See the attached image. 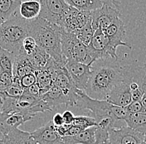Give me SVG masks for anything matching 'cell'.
<instances>
[{"mask_svg":"<svg viewBox=\"0 0 146 144\" xmlns=\"http://www.w3.org/2000/svg\"><path fill=\"white\" fill-rule=\"evenodd\" d=\"M104 62L93 65L85 93L91 99L106 100L114 87L123 81V66L118 62Z\"/></svg>","mask_w":146,"mask_h":144,"instance_id":"obj_1","label":"cell"},{"mask_svg":"<svg viewBox=\"0 0 146 144\" xmlns=\"http://www.w3.org/2000/svg\"><path fill=\"white\" fill-rule=\"evenodd\" d=\"M29 36H32L36 46L45 50L57 63L66 64L62 53L61 27L59 26L38 17L29 21Z\"/></svg>","mask_w":146,"mask_h":144,"instance_id":"obj_2","label":"cell"},{"mask_svg":"<svg viewBox=\"0 0 146 144\" xmlns=\"http://www.w3.org/2000/svg\"><path fill=\"white\" fill-rule=\"evenodd\" d=\"M29 36V21L18 14V11L0 27V48L14 55L23 51V42Z\"/></svg>","mask_w":146,"mask_h":144,"instance_id":"obj_3","label":"cell"},{"mask_svg":"<svg viewBox=\"0 0 146 144\" xmlns=\"http://www.w3.org/2000/svg\"><path fill=\"white\" fill-rule=\"evenodd\" d=\"M61 47L62 53L66 61L80 63H94L88 52V47L76 37L72 32H67L61 28Z\"/></svg>","mask_w":146,"mask_h":144,"instance_id":"obj_4","label":"cell"},{"mask_svg":"<svg viewBox=\"0 0 146 144\" xmlns=\"http://www.w3.org/2000/svg\"><path fill=\"white\" fill-rule=\"evenodd\" d=\"M79 99L77 101L76 106L81 109H88L92 114V118L96 120V124L100 121L106 119V118H111L115 122L120 124H125L123 120H119L115 116L113 113V107L114 104H110L106 100H99L90 98L84 91L78 90L77 91Z\"/></svg>","mask_w":146,"mask_h":144,"instance_id":"obj_5","label":"cell"},{"mask_svg":"<svg viewBox=\"0 0 146 144\" xmlns=\"http://www.w3.org/2000/svg\"><path fill=\"white\" fill-rule=\"evenodd\" d=\"M87 47L94 63L97 61L106 60L108 58H112L115 61L118 60L116 48L111 45L109 39L100 28H97L95 31L91 42Z\"/></svg>","mask_w":146,"mask_h":144,"instance_id":"obj_6","label":"cell"},{"mask_svg":"<svg viewBox=\"0 0 146 144\" xmlns=\"http://www.w3.org/2000/svg\"><path fill=\"white\" fill-rule=\"evenodd\" d=\"M120 10L115 0H104L102 7L91 12V25L96 31L100 28L104 32L116 18H119Z\"/></svg>","mask_w":146,"mask_h":144,"instance_id":"obj_7","label":"cell"},{"mask_svg":"<svg viewBox=\"0 0 146 144\" xmlns=\"http://www.w3.org/2000/svg\"><path fill=\"white\" fill-rule=\"evenodd\" d=\"M41 5L39 17L61 27L71 6L65 0H38Z\"/></svg>","mask_w":146,"mask_h":144,"instance_id":"obj_8","label":"cell"},{"mask_svg":"<svg viewBox=\"0 0 146 144\" xmlns=\"http://www.w3.org/2000/svg\"><path fill=\"white\" fill-rule=\"evenodd\" d=\"M55 86L62 90L65 95L69 99L70 106H76L79 99L78 89L75 86L72 80L67 71L66 65H60L56 70V78Z\"/></svg>","mask_w":146,"mask_h":144,"instance_id":"obj_9","label":"cell"},{"mask_svg":"<svg viewBox=\"0 0 146 144\" xmlns=\"http://www.w3.org/2000/svg\"><path fill=\"white\" fill-rule=\"evenodd\" d=\"M92 65H86L76 61H66V68L69 73L75 86L78 90L85 92L87 82L89 81L93 71Z\"/></svg>","mask_w":146,"mask_h":144,"instance_id":"obj_10","label":"cell"},{"mask_svg":"<svg viewBox=\"0 0 146 144\" xmlns=\"http://www.w3.org/2000/svg\"><path fill=\"white\" fill-rule=\"evenodd\" d=\"M144 139V133L128 126L109 130V142L111 144H143Z\"/></svg>","mask_w":146,"mask_h":144,"instance_id":"obj_11","label":"cell"},{"mask_svg":"<svg viewBox=\"0 0 146 144\" xmlns=\"http://www.w3.org/2000/svg\"><path fill=\"white\" fill-rule=\"evenodd\" d=\"M90 21H91V12L80 11L71 7L64 18L61 28L67 32H72L86 26Z\"/></svg>","mask_w":146,"mask_h":144,"instance_id":"obj_12","label":"cell"},{"mask_svg":"<svg viewBox=\"0 0 146 144\" xmlns=\"http://www.w3.org/2000/svg\"><path fill=\"white\" fill-rule=\"evenodd\" d=\"M30 133L36 144H62V137L57 133L52 120Z\"/></svg>","mask_w":146,"mask_h":144,"instance_id":"obj_13","label":"cell"},{"mask_svg":"<svg viewBox=\"0 0 146 144\" xmlns=\"http://www.w3.org/2000/svg\"><path fill=\"white\" fill-rule=\"evenodd\" d=\"M103 32L115 48H117L119 46H126L129 49L132 48L129 43L123 41L125 36V27L123 21L119 18H115Z\"/></svg>","mask_w":146,"mask_h":144,"instance_id":"obj_14","label":"cell"},{"mask_svg":"<svg viewBox=\"0 0 146 144\" xmlns=\"http://www.w3.org/2000/svg\"><path fill=\"white\" fill-rule=\"evenodd\" d=\"M106 101L110 104L125 108L133 101L129 86L125 81H121L110 91Z\"/></svg>","mask_w":146,"mask_h":144,"instance_id":"obj_15","label":"cell"},{"mask_svg":"<svg viewBox=\"0 0 146 144\" xmlns=\"http://www.w3.org/2000/svg\"><path fill=\"white\" fill-rule=\"evenodd\" d=\"M27 121L28 120L20 113L6 114L0 112V134L8 135Z\"/></svg>","mask_w":146,"mask_h":144,"instance_id":"obj_16","label":"cell"},{"mask_svg":"<svg viewBox=\"0 0 146 144\" xmlns=\"http://www.w3.org/2000/svg\"><path fill=\"white\" fill-rule=\"evenodd\" d=\"M36 69L31 62L29 55L23 50L15 55V60L13 69V77L20 79L29 73H34Z\"/></svg>","mask_w":146,"mask_h":144,"instance_id":"obj_17","label":"cell"},{"mask_svg":"<svg viewBox=\"0 0 146 144\" xmlns=\"http://www.w3.org/2000/svg\"><path fill=\"white\" fill-rule=\"evenodd\" d=\"M41 99L46 102L52 110L56 109L62 104L70 106L68 98L65 95L62 90L55 85H53L48 91H46L45 94H43L41 96Z\"/></svg>","mask_w":146,"mask_h":144,"instance_id":"obj_18","label":"cell"},{"mask_svg":"<svg viewBox=\"0 0 146 144\" xmlns=\"http://www.w3.org/2000/svg\"><path fill=\"white\" fill-rule=\"evenodd\" d=\"M96 126L91 127L82 131L75 136L62 137V144H97L96 138Z\"/></svg>","mask_w":146,"mask_h":144,"instance_id":"obj_19","label":"cell"},{"mask_svg":"<svg viewBox=\"0 0 146 144\" xmlns=\"http://www.w3.org/2000/svg\"><path fill=\"white\" fill-rule=\"evenodd\" d=\"M41 5L38 0L22 2L18 9V14L27 21H32L39 17Z\"/></svg>","mask_w":146,"mask_h":144,"instance_id":"obj_20","label":"cell"},{"mask_svg":"<svg viewBox=\"0 0 146 144\" xmlns=\"http://www.w3.org/2000/svg\"><path fill=\"white\" fill-rule=\"evenodd\" d=\"M6 144H36L35 140L31 137V133L16 128L8 135H4Z\"/></svg>","mask_w":146,"mask_h":144,"instance_id":"obj_21","label":"cell"},{"mask_svg":"<svg viewBox=\"0 0 146 144\" xmlns=\"http://www.w3.org/2000/svg\"><path fill=\"white\" fill-rule=\"evenodd\" d=\"M126 126L146 134V112L129 114L125 119Z\"/></svg>","mask_w":146,"mask_h":144,"instance_id":"obj_22","label":"cell"},{"mask_svg":"<svg viewBox=\"0 0 146 144\" xmlns=\"http://www.w3.org/2000/svg\"><path fill=\"white\" fill-rule=\"evenodd\" d=\"M28 55L30 57L31 62L33 65L34 68L36 69V71L45 68L52 58L45 50L42 49L39 46H36L34 52Z\"/></svg>","mask_w":146,"mask_h":144,"instance_id":"obj_23","label":"cell"},{"mask_svg":"<svg viewBox=\"0 0 146 144\" xmlns=\"http://www.w3.org/2000/svg\"><path fill=\"white\" fill-rule=\"evenodd\" d=\"M66 3L80 11L92 12L100 9L104 3V0H65Z\"/></svg>","mask_w":146,"mask_h":144,"instance_id":"obj_24","label":"cell"},{"mask_svg":"<svg viewBox=\"0 0 146 144\" xmlns=\"http://www.w3.org/2000/svg\"><path fill=\"white\" fill-rule=\"evenodd\" d=\"M20 4L19 0H0V17L8 20L18 11Z\"/></svg>","mask_w":146,"mask_h":144,"instance_id":"obj_25","label":"cell"},{"mask_svg":"<svg viewBox=\"0 0 146 144\" xmlns=\"http://www.w3.org/2000/svg\"><path fill=\"white\" fill-rule=\"evenodd\" d=\"M15 55L0 48V72H9L13 74Z\"/></svg>","mask_w":146,"mask_h":144,"instance_id":"obj_26","label":"cell"},{"mask_svg":"<svg viewBox=\"0 0 146 144\" xmlns=\"http://www.w3.org/2000/svg\"><path fill=\"white\" fill-rule=\"evenodd\" d=\"M72 33L82 44L88 46L92 39V36L95 33V30L93 29L91 25V21H90L86 26L72 32Z\"/></svg>","mask_w":146,"mask_h":144,"instance_id":"obj_27","label":"cell"},{"mask_svg":"<svg viewBox=\"0 0 146 144\" xmlns=\"http://www.w3.org/2000/svg\"><path fill=\"white\" fill-rule=\"evenodd\" d=\"M72 125L79 127L82 130L87 129L91 127L97 126L96 122L93 118L90 117V116H82V115L75 117Z\"/></svg>","mask_w":146,"mask_h":144,"instance_id":"obj_28","label":"cell"},{"mask_svg":"<svg viewBox=\"0 0 146 144\" xmlns=\"http://www.w3.org/2000/svg\"><path fill=\"white\" fill-rule=\"evenodd\" d=\"M3 92L7 96L12 97V98H15V99H18V98H20L23 95V94L24 92V90L22 88L20 84L13 83L11 86H9L7 90L3 91Z\"/></svg>","mask_w":146,"mask_h":144,"instance_id":"obj_29","label":"cell"},{"mask_svg":"<svg viewBox=\"0 0 146 144\" xmlns=\"http://www.w3.org/2000/svg\"><path fill=\"white\" fill-rule=\"evenodd\" d=\"M13 84V74L0 72V92L6 90Z\"/></svg>","mask_w":146,"mask_h":144,"instance_id":"obj_30","label":"cell"},{"mask_svg":"<svg viewBox=\"0 0 146 144\" xmlns=\"http://www.w3.org/2000/svg\"><path fill=\"white\" fill-rule=\"evenodd\" d=\"M125 109L127 110L129 114L146 112V108L143 105L141 100H133L127 107H125Z\"/></svg>","mask_w":146,"mask_h":144,"instance_id":"obj_31","label":"cell"},{"mask_svg":"<svg viewBox=\"0 0 146 144\" xmlns=\"http://www.w3.org/2000/svg\"><path fill=\"white\" fill-rule=\"evenodd\" d=\"M36 83V77L34 73H29L26 75L20 78V85L23 90H26L27 88L31 87L32 85H35Z\"/></svg>","mask_w":146,"mask_h":144,"instance_id":"obj_32","label":"cell"},{"mask_svg":"<svg viewBox=\"0 0 146 144\" xmlns=\"http://www.w3.org/2000/svg\"><path fill=\"white\" fill-rule=\"evenodd\" d=\"M36 46L35 40L32 36H27L24 39L23 42V50L27 53V55H31L34 50L36 49Z\"/></svg>","mask_w":146,"mask_h":144,"instance_id":"obj_33","label":"cell"},{"mask_svg":"<svg viewBox=\"0 0 146 144\" xmlns=\"http://www.w3.org/2000/svg\"><path fill=\"white\" fill-rule=\"evenodd\" d=\"M24 91L27 93L28 94L32 95L33 97L36 98V99H40L41 96H42V93H41V90L39 89L38 85H36V83L35 85H32L31 87L27 88L26 90H24Z\"/></svg>","mask_w":146,"mask_h":144,"instance_id":"obj_34","label":"cell"},{"mask_svg":"<svg viewBox=\"0 0 146 144\" xmlns=\"http://www.w3.org/2000/svg\"><path fill=\"white\" fill-rule=\"evenodd\" d=\"M75 117L76 116L74 115V114L72 112H71L70 110H66V111H64V113L62 114L64 123H65V124H67V125L72 124Z\"/></svg>","mask_w":146,"mask_h":144,"instance_id":"obj_35","label":"cell"},{"mask_svg":"<svg viewBox=\"0 0 146 144\" xmlns=\"http://www.w3.org/2000/svg\"><path fill=\"white\" fill-rule=\"evenodd\" d=\"M52 124H54V126L56 127H62V125L65 124L63 118H62V114H59V113L56 114L54 116L52 117Z\"/></svg>","mask_w":146,"mask_h":144,"instance_id":"obj_36","label":"cell"},{"mask_svg":"<svg viewBox=\"0 0 146 144\" xmlns=\"http://www.w3.org/2000/svg\"><path fill=\"white\" fill-rule=\"evenodd\" d=\"M82 131H83L82 128H80L79 127L75 126V125H69L68 127V129H67V132H66V136H75L77 135L78 133H80ZM65 136V137H66Z\"/></svg>","mask_w":146,"mask_h":144,"instance_id":"obj_37","label":"cell"},{"mask_svg":"<svg viewBox=\"0 0 146 144\" xmlns=\"http://www.w3.org/2000/svg\"><path fill=\"white\" fill-rule=\"evenodd\" d=\"M142 91H143V95L141 98V102H142L143 105L145 106V108H146V75L144 83H143V85H142Z\"/></svg>","mask_w":146,"mask_h":144,"instance_id":"obj_38","label":"cell"},{"mask_svg":"<svg viewBox=\"0 0 146 144\" xmlns=\"http://www.w3.org/2000/svg\"><path fill=\"white\" fill-rule=\"evenodd\" d=\"M3 140H4V135L0 134V144L3 143Z\"/></svg>","mask_w":146,"mask_h":144,"instance_id":"obj_39","label":"cell"},{"mask_svg":"<svg viewBox=\"0 0 146 144\" xmlns=\"http://www.w3.org/2000/svg\"><path fill=\"white\" fill-rule=\"evenodd\" d=\"M3 22H4V20H3V18H1V17H0V27L2 26V24H3Z\"/></svg>","mask_w":146,"mask_h":144,"instance_id":"obj_40","label":"cell"},{"mask_svg":"<svg viewBox=\"0 0 146 144\" xmlns=\"http://www.w3.org/2000/svg\"><path fill=\"white\" fill-rule=\"evenodd\" d=\"M143 144H146V134H145V139H144Z\"/></svg>","mask_w":146,"mask_h":144,"instance_id":"obj_41","label":"cell"},{"mask_svg":"<svg viewBox=\"0 0 146 144\" xmlns=\"http://www.w3.org/2000/svg\"><path fill=\"white\" fill-rule=\"evenodd\" d=\"M102 144H111V143H110L109 141H107V142H106V143H102Z\"/></svg>","mask_w":146,"mask_h":144,"instance_id":"obj_42","label":"cell"},{"mask_svg":"<svg viewBox=\"0 0 146 144\" xmlns=\"http://www.w3.org/2000/svg\"><path fill=\"white\" fill-rule=\"evenodd\" d=\"M19 1H21V3H22V2H25V1H28V0H19Z\"/></svg>","mask_w":146,"mask_h":144,"instance_id":"obj_43","label":"cell"}]
</instances>
